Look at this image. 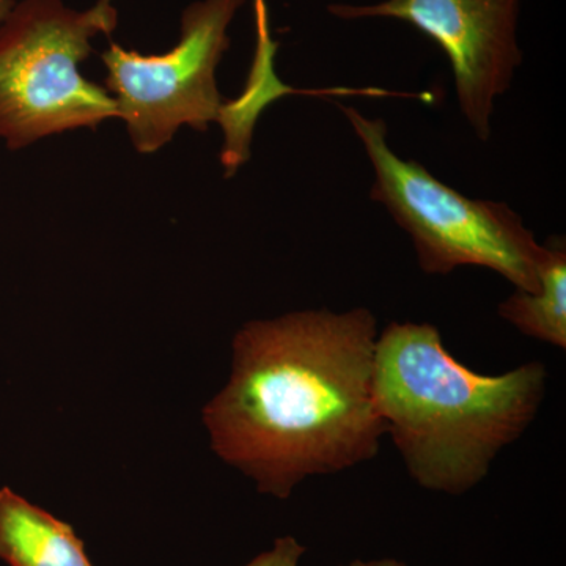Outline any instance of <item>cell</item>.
<instances>
[{
	"label": "cell",
	"mask_w": 566,
	"mask_h": 566,
	"mask_svg": "<svg viewBox=\"0 0 566 566\" xmlns=\"http://www.w3.org/2000/svg\"><path fill=\"white\" fill-rule=\"evenodd\" d=\"M375 389L386 433L417 485L461 495L536 419L547 390L538 360L502 375L458 363L430 323H390L378 335Z\"/></svg>",
	"instance_id": "cell-2"
},
{
	"label": "cell",
	"mask_w": 566,
	"mask_h": 566,
	"mask_svg": "<svg viewBox=\"0 0 566 566\" xmlns=\"http://www.w3.org/2000/svg\"><path fill=\"white\" fill-rule=\"evenodd\" d=\"M305 547L293 536L275 539L274 546L244 566H300Z\"/></svg>",
	"instance_id": "cell-9"
},
{
	"label": "cell",
	"mask_w": 566,
	"mask_h": 566,
	"mask_svg": "<svg viewBox=\"0 0 566 566\" xmlns=\"http://www.w3.org/2000/svg\"><path fill=\"white\" fill-rule=\"evenodd\" d=\"M340 109L374 169L370 199L409 234L423 273L447 275L457 268H486L516 290L538 292L546 244L535 240L509 203L469 199L422 164L400 158L387 142L385 120L352 106Z\"/></svg>",
	"instance_id": "cell-3"
},
{
	"label": "cell",
	"mask_w": 566,
	"mask_h": 566,
	"mask_svg": "<svg viewBox=\"0 0 566 566\" xmlns=\"http://www.w3.org/2000/svg\"><path fill=\"white\" fill-rule=\"evenodd\" d=\"M376 340L378 323L364 307L245 324L229 382L203 409L212 450L277 499L308 476L370 461L386 434Z\"/></svg>",
	"instance_id": "cell-1"
},
{
	"label": "cell",
	"mask_w": 566,
	"mask_h": 566,
	"mask_svg": "<svg viewBox=\"0 0 566 566\" xmlns=\"http://www.w3.org/2000/svg\"><path fill=\"white\" fill-rule=\"evenodd\" d=\"M14 7V0H0V24L9 17L11 9Z\"/></svg>",
	"instance_id": "cell-11"
},
{
	"label": "cell",
	"mask_w": 566,
	"mask_h": 566,
	"mask_svg": "<svg viewBox=\"0 0 566 566\" xmlns=\"http://www.w3.org/2000/svg\"><path fill=\"white\" fill-rule=\"evenodd\" d=\"M521 0H385L329 7L340 20L394 18L415 25L449 59L458 106L476 139L490 140L494 103L512 85L523 52L516 25Z\"/></svg>",
	"instance_id": "cell-6"
},
{
	"label": "cell",
	"mask_w": 566,
	"mask_h": 566,
	"mask_svg": "<svg viewBox=\"0 0 566 566\" xmlns=\"http://www.w3.org/2000/svg\"><path fill=\"white\" fill-rule=\"evenodd\" d=\"M0 558L9 566H93L70 524L0 488Z\"/></svg>",
	"instance_id": "cell-7"
},
{
	"label": "cell",
	"mask_w": 566,
	"mask_h": 566,
	"mask_svg": "<svg viewBox=\"0 0 566 566\" xmlns=\"http://www.w3.org/2000/svg\"><path fill=\"white\" fill-rule=\"evenodd\" d=\"M340 566H409L405 562L397 560V558H375V560H353L349 564Z\"/></svg>",
	"instance_id": "cell-10"
},
{
	"label": "cell",
	"mask_w": 566,
	"mask_h": 566,
	"mask_svg": "<svg viewBox=\"0 0 566 566\" xmlns=\"http://www.w3.org/2000/svg\"><path fill=\"white\" fill-rule=\"evenodd\" d=\"M244 2L192 3L182 13L180 41L166 54L144 55L115 43L104 52V88L114 95L137 151H158L182 125L207 132L211 122H221L227 102L216 69L230 46L227 29Z\"/></svg>",
	"instance_id": "cell-5"
},
{
	"label": "cell",
	"mask_w": 566,
	"mask_h": 566,
	"mask_svg": "<svg viewBox=\"0 0 566 566\" xmlns=\"http://www.w3.org/2000/svg\"><path fill=\"white\" fill-rule=\"evenodd\" d=\"M547 256L535 293L515 290L499 304L501 318L535 340L566 349V248L564 238L546 243Z\"/></svg>",
	"instance_id": "cell-8"
},
{
	"label": "cell",
	"mask_w": 566,
	"mask_h": 566,
	"mask_svg": "<svg viewBox=\"0 0 566 566\" xmlns=\"http://www.w3.org/2000/svg\"><path fill=\"white\" fill-rule=\"evenodd\" d=\"M117 20L112 0L85 11L61 0L14 3L0 24V137L10 150L117 117L109 92L80 70L93 52L92 39L111 35Z\"/></svg>",
	"instance_id": "cell-4"
}]
</instances>
